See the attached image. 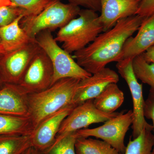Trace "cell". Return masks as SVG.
<instances>
[{
	"label": "cell",
	"mask_w": 154,
	"mask_h": 154,
	"mask_svg": "<svg viewBox=\"0 0 154 154\" xmlns=\"http://www.w3.org/2000/svg\"><path fill=\"white\" fill-rule=\"evenodd\" d=\"M99 15L105 31L111 29L120 19L137 15L140 0H100Z\"/></svg>",
	"instance_id": "4fadbf2b"
},
{
	"label": "cell",
	"mask_w": 154,
	"mask_h": 154,
	"mask_svg": "<svg viewBox=\"0 0 154 154\" xmlns=\"http://www.w3.org/2000/svg\"><path fill=\"white\" fill-rule=\"evenodd\" d=\"M93 101L98 110L105 113H113L123 104L124 94L116 83H112L107 85Z\"/></svg>",
	"instance_id": "e0dca14e"
},
{
	"label": "cell",
	"mask_w": 154,
	"mask_h": 154,
	"mask_svg": "<svg viewBox=\"0 0 154 154\" xmlns=\"http://www.w3.org/2000/svg\"><path fill=\"white\" fill-rule=\"evenodd\" d=\"M33 131L28 116L0 114V136L30 134Z\"/></svg>",
	"instance_id": "ac0fdd59"
},
{
	"label": "cell",
	"mask_w": 154,
	"mask_h": 154,
	"mask_svg": "<svg viewBox=\"0 0 154 154\" xmlns=\"http://www.w3.org/2000/svg\"><path fill=\"white\" fill-rule=\"evenodd\" d=\"M25 17V15H21L9 25L0 27V45L6 53L36 40L30 38L20 26V21Z\"/></svg>",
	"instance_id": "2e32d148"
},
{
	"label": "cell",
	"mask_w": 154,
	"mask_h": 154,
	"mask_svg": "<svg viewBox=\"0 0 154 154\" xmlns=\"http://www.w3.org/2000/svg\"><path fill=\"white\" fill-rule=\"evenodd\" d=\"M6 54V53L4 51L2 46L0 45V57H1L2 56L4 55V54Z\"/></svg>",
	"instance_id": "1f68e13d"
},
{
	"label": "cell",
	"mask_w": 154,
	"mask_h": 154,
	"mask_svg": "<svg viewBox=\"0 0 154 154\" xmlns=\"http://www.w3.org/2000/svg\"><path fill=\"white\" fill-rule=\"evenodd\" d=\"M80 80L64 78L44 91L28 95V117L33 130L48 117L73 105V98Z\"/></svg>",
	"instance_id": "7a4b0ae2"
},
{
	"label": "cell",
	"mask_w": 154,
	"mask_h": 154,
	"mask_svg": "<svg viewBox=\"0 0 154 154\" xmlns=\"http://www.w3.org/2000/svg\"><path fill=\"white\" fill-rule=\"evenodd\" d=\"M133 59L127 58L119 61L116 63V67L119 74L126 82L132 96L133 119L131 128L132 136L134 139L137 137L144 128L153 130V127L148 123L144 116L145 100L143 94V85L138 82L134 72Z\"/></svg>",
	"instance_id": "52a82bcc"
},
{
	"label": "cell",
	"mask_w": 154,
	"mask_h": 154,
	"mask_svg": "<svg viewBox=\"0 0 154 154\" xmlns=\"http://www.w3.org/2000/svg\"><path fill=\"white\" fill-rule=\"evenodd\" d=\"M132 66L137 79L149 85L154 92V64L147 62L141 54L133 58Z\"/></svg>",
	"instance_id": "7402d4cb"
},
{
	"label": "cell",
	"mask_w": 154,
	"mask_h": 154,
	"mask_svg": "<svg viewBox=\"0 0 154 154\" xmlns=\"http://www.w3.org/2000/svg\"><path fill=\"white\" fill-rule=\"evenodd\" d=\"M80 10V7L73 4L54 0L37 15L23 17L20 26L30 38H36L42 31L52 32L64 27L77 17Z\"/></svg>",
	"instance_id": "277c9868"
},
{
	"label": "cell",
	"mask_w": 154,
	"mask_h": 154,
	"mask_svg": "<svg viewBox=\"0 0 154 154\" xmlns=\"http://www.w3.org/2000/svg\"><path fill=\"white\" fill-rule=\"evenodd\" d=\"M31 146V134L0 136V154H22Z\"/></svg>",
	"instance_id": "ffe728a7"
},
{
	"label": "cell",
	"mask_w": 154,
	"mask_h": 154,
	"mask_svg": "<svg viewBox=\"0 0 154 154\" xmlns=\"http://www.w3.org/2000/svg\"><path fill=\"white\" fill-rule=\"evenodd\" d=\"M5 84V83L4 82L2 77V74H1V72H0V89L2 88Z\"/></svg>",
	"instance_id": "4dcf8cb0"
},
{
	"label": "cell",
	"mask_w": 154,
	"mask_h": 154,
	"mask_svg": "<svg viewBox=\"0 0 154 154\" xmlns=\"http://www.w3.org/2000/svg\"><path fill=\"white\" fill-rule=\"evenodd\" d=\"M69 3L98 12L101 11L100 0H67Z\"/></svg>",
	"instance_id": "83f0119b"
},
{
	"label": "cell",
	"mask_w": 154,
	"mask_h": 154,
	"mask_svg": "<svg viewBox=\"0 0 154 154\" xmlns=\"http://www.w3.org/2000/svg\"><path fill=\"white\" fill-rule=\"evenodd\" d=\"M78 16L60 28L54 38L57 42L63 43L62 48L69 54L85 48L105 31L96 11L81 9Z\"/></svg>",
	"instance_id": "3957f363"
},
{
	"label": "cell",
	"mask_w": 154,
	"mask_h": 154,
	"mask_svg": "<svg viewBox=\"0 0 154 154\" xmlns=\"http://www.w3.org/2000/svg\"><path fill=\"white\" fill-rule=\"evenodd\" d=\"M119 78L117 73L109 68L105 67L92 74L91 76L80 80L76 89L73 105L77 106L88 100L97 97L108 85L116 83Z\"/></svg>",
	"instance_id": "8fae6325"
},
{
	"label": "cell",
	"mask_w": 154,
	"mask_h": 154,
	"mask_svg": "<svg viewBox=\"0 0 154 154\" xmlns=\"http://www.w3.org/2000/svg\"><path fill=\"white\" fill-rule=\"evenodd\" d=\"M40 47L35 41L0 57V72L4 82L18 85Z\"/></svg>",
	"instance_id": "30bf717a"
},
{
	"label": "cell",
	"mask_w": 154,
	"mask_h": 154,
	"mask_svg": "<svg viewBox=\"0 0 154 154\" xmlns=\"http://www.w3.org/2000/svg\"><path fill=\"white\" fill-rule=\"evenodd\" d=\"M152 131L144 128L137 137L132 140L130 139L124 154H154V137Z\"/></svg>",
	"instance_id": "44dd1931"
},
{
	"label": "cell",
	"mask_w": 154,
	"mask_h": 154,
	"mask_svg": "<svg viewBox=\"0 0 154 154\" xmlns=\"http://www.w3.org/2000/svg\"><path fill=\"white\" fill-rule=\"evenodd\" d=\"M16 7L26 11L27 16L40 13L54 0H10Z\"/></svg>",
	"instance_id": "cb8c5ba5"
},
{
	"label": "cell",
	"mask_w": 154,
	"mask_h": 154,
	"mask_svg": "<svg viewBox=\"0 0 154 154\" xmlns=\"http://www.w3.org/2000/svg\"><path fill=\"white\" fill-rule=\"evenodd\" d=\"M1 38H0V43H1Z\"/></svg>",
	"instance_id": "d6a6232c"
},
{
	"label": "cell",
	"mask_w": 154,
	"mask_h": 154,
	"mask_svg": "<svg viewBox=\"0 0 154 154\" xmlns=\"http://www.w3.org/2000/svg\"><path fill=\"white\" fill-rule=\"evenodd\" d=\"M154 45V14L144 19L134 37H129L125 43L119 61L134 58L144 53Z\"/></svg>",
	"instance_id": "5bb4252c"
},
{
	"label": "cell",
	"mask_w": 154,
	"mask_h": 154,
	"mask_svg": "<svg viewBox=\"0 0 154 154\" xmlns=\"http://www.w3.org/2000/svg\"><path fill=\"white\" fill-rule=\"evenodd\" d=\"M142 55L147 62L154 64V45Z\"/></svg>",
	"instance_id": "f1b7e54d"
},
{
	"label": "cell",
	"mask_w": 154,
	"mask_h": 154,
	"mask_svg": "<svg viewBox=\"0 0 154 154\" xmlns=\"http://www.w3.org/2000/svg\"><path fill=\"white\" fill-rule=\"evenodd\" d=\"M154 14V0H140L137 15L146 18Z\"/></svg>",
	"instance_id": "4316f807"
},
{
	"label": "cell",
	"mask_w": 154,
	"mask_h": 154,
	"mask_svg": "<svg viewBox=\"0 0 154 154\" xmlns=\"http://www.w3.org/2000/svg\"><path fill=\"white\" fill-rule=\"evenodd\" d=\"M145 18L135 15L120 19L88 46L74 53L73 57L91 74L105 68L110 63L117 62L125 42L138 30Z\"/></svg>",
	"instance_id": "6da1fadb"
},
{
	"label": "cell",
	"mask_w": 154,
	"mask_h": 154,
	"mask_svg": "<svg viewBox=\"0 0 154 154\" xmlns=\"http://www.w3.org/2000/svg\"><path fill=\"white\" fill-rule=\"evenodd\" d=\"M22 15L27 16L25 10L16 6H5L0 8V27L9 25Z\"/></svg>",
	"instance_id": "d4e9b609"
},
{
	"label": "cell",
	"mask_w": 154,
	"mask_h": 154,
	"mask_svg": "<svg viewBox=\"0 0 154 154\" xmlns=\"http://www.w3.org/2000/svg\"><path fill=\"white\" fill-rule=\"evenodd\" d=\"M22 154H42V153L31 146Z\"/></svg>",
	"instance_id": "f546056e"
},
{
	"label": "cell",
	"mask_w": 154,
	"mask_h": 154,
	"mask_svg": "<svg viewBox=\"0 0 154 154\" xmlns=\"http://www.w3.org/2000/svg\"><path fill=\"white\" fill-rule=\"evenodd\" d=\"M0 114L29 116L28 95L18 85L5 83L0 89Z\"/></svg>",
	"instance_id": "9a60e30c"
},
{
	"label": "cell",
	"mask_w": 154,
	"mask_h": 154,
	"mask_svg": "<svg viewBox=\"0 0 154 154\" xmlns=\"http://www.w3.org/2000/svg\"><path fill=\"white\" fill-rule=\"evenodd\" d=\"M51 32L44 30L36 36L37 44L46 53L52 63L54 73L51 85L64 78L82 80L91 76V74L79 65L70 54L58 45Z\"/></svg>",
	"instance_id": "5b68a950"
},
{
	"label": "cell",
	"mask_w": 154,
	"mask_h": 154,
	"mask_svg": "<svg viewBox=\"0 0 154 154\" xmlns=\"http://www.w3.org/2000/svg\"></svg>",
	"instance_id": "836d02e7"
},
{
	"label": "cell",
	"mask_w": 154,
	"mask_h": 154,
	"mask_svg": "<svg viewBox=\"0 0 154 154\" xmlns=\"http://www.w3.org/2000/svg\"><path fill=\"white\" fill-rule=\"evenodd\" d=\"M78 136L75 132L54 140L52 145L42 154H76L75 143Z\"/></svg>",
	"instance_id": "603a6c76"
},
{
	"label": "cell",
	"mask_w": 154,
	"mask_h": 154,
	"mask_svg": "<svg viewBox=\"0 0 154 154\" xmlns=\"http://www.w3.org/2000/svg\"><path fill=\"white\" fill-rule=\"evenodd\" d=\"M143 114L145 118L152 119V121L154 137V92L151 90H150L147 98L145 101ZM153 151L154 152V145Z\"/></svg>",
	"instance_id": "484cf974"
},
{
	"label": "cell",
	"mask_w": 154,
	"mask_h": 154,
	"mask_svg": "<svg viewBox=\"0 0 154 154\" xmlns=\"http://www.w3.org/2000/svg\"><path fill=\"white\" fill-rule=\"evenodd\" d=\"M119 113L102 112L95 107L93 99L88 100L76 106L64 119L54 140L60 139L72 132L86 128L91 124L105 122Z\"/></svg>",
	"instance_id": "9c48e42d"
},
{
	"label": "cell",
	"mask_w": 154,
	"mask_h": 154,
	"mask_svg": "<svg viewBox=\"0 0 154 154\" xmlns=\"http://www.w3.org/2000/svg\"><path fill=\"white\" fill-rule=\"evenodd\" d=\"M75 107L68 106L42 121L31 134L32 146L41 153L47 150L54 142L64 119Z\"/></svg>",
	"instance_id": "7c38bea8"
},
{
	"label": "cell",
	"mask_w": 154,
	"mask_h": 154,
	"mask_svg": "<svg viewBox=\"0 0 154 154\" xmlns=\"http://www.w3.org/2000/svg\"><path fill=\"white\" fill-rule=\"evenodd\" d=\"M75 151L76 154H120L106 142L89 137H78Z\"/></svg>",
	"instance_id": "d6986e66"
},
{
	"label": "cell",
	"mask_w": 154,
	"mask_h": 154,
	"mask_svg": "<svg viewBox=\"0 0 154 154\" xmlns=\"http://www.w3.org/2000/svg\"><path fill=\"white\" fill-rule=\"evenodd\" d=\"M132 110L124 111L105 122L101 126L94 128H84L75 131L78 137H94L101 139L109 143L120 154H124L126 146L125 144V135L132 125Z\"/></svg>",
	"instance_id": "8992f818"
},
{
	"label": "cell",
	"mask_w": 154,
	"mask_h": 154,
	"mask_svg": "<svg viewBox=\"0 0 154 154\" xmlns=\"http://www.w3.org/2000/svg\"><path fill=\"white\" fill-rule=\"evenodd\" d=\"M53 73L51 61L40 48L17 85L27 95L38 93L51 86Z\"/></svg>",
	"instance_id": "ba28073f"
}]
</instances>
